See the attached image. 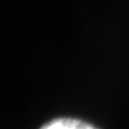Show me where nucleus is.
Listing matches in <instances>:
<instances>
[{
    "label": "nucleus",
    "mask_w": 129,
    "mask_h": 129,
    "mask_svg": "<svg viewBox=\"0 0 129 129\" xmlns=\"http://www.w3.org/2000/svg\"><path fill=\"white\" fill-rule=\"evenodd\" d=\"M40 129H97L91 124L71 118V117H61L56 118L45 124Z\"/></svg>",
    "instance_id": "obj_1"
}]
</instances>
